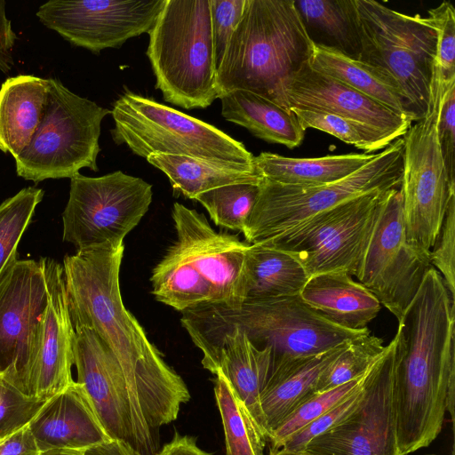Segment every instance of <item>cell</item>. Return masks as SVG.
I'll use <instances>...</instances> for the list:
<instances>
[{"instance_id":"cell-1","label":"cell","mask_w":455,"mask_h":455,"mask_svg":"<svg viewBox=\"0 0 455 455\" xmlns=\"http://www.w3.org/2000/svg\"><path fill=\"white\" fill-rule=\"evenodd\" d=\"M124 243L76 250L63 259L64 282L74 329L93 330L114 354L148 427L174 421L189 391L149 341L122 300L119 273Z\"/></svg>"},{"instance_id":"cell-2","label":"cell","mask_w":455,"mask_h":455,"mask_svg":"<svg viewBox=\"0 0 455 455\" xmlns=\"http://www.w3.org/2000/svg\"><path fill=\"white\" fill-rule=\"evenodd\" d=\"M455 299L433 267L398 321L395 408L400 455L428 446L454 420Z\"/></svg>"},{"instance_id":"cell-3","label":"cell","mask_w":455,"mask_h":455,"mask_svg":"<svg viewBox=\"0 0 455 455\" xmlns=\"http://www.w3.org/2000/svg\"><path fill=\"white\" fill-rule=\"evenodd\" d=\"M314 43L294 0H245L217 70V96L244 90L290 109L287 88Z\"/></svg>"},{"instance_id":"cell-4","label":"cell","mask_w":455,"mask_h":455,"mask_svg":"<svg viewBox=\"0 0 455 455\" xmlns=\"http://www.w3.org/2000/svg\"><path fill=\"white\" fill-rule=\"evenodd\" d=\"M181 323L185 330L238 328L256 347L270 349L272 366L322 354L371 332L368 327L351 330L331 322L299 294L247 299L235 308L202 305L182 312Z\"/></svg>"},{"instance_id":"cell-5","label":"cell","mask_w":455,"mask_h":455,"mask_svg":"<svg viewBox=\"0 0 455 455\" xmlns=\"http://www.w3.org/2000/svg\"><path fill=\"white\" fill-rule=\"evenodd\" d=\"M147 56L165 101L206 108L218 99L209 0H166L148 33Z\"/></svg>"},{"instance_id":"cell-6","label":"cell","mask_w":455,"mask_h":455,"mask_svg":"<svg viewBox=\"0 0 455 455\" xmlns=\"http://www.w3.org/2000/svg\"><path fill=\"white\" fill-rule=\"evenodd\" d=\"M403 140L398 138L351 175L317 186H289L263 179L243 233L246 243L270 242L314 216L374 191L399 188Z\"/></svg>"},{"instance_id":"cell-7","label":"cell","mask_w":455,"mask_h":455,"mask_svg":"<svg viewBox=\"0 0 455 455\" xmlns=\"http://www.w3.org/2000/svg\"><path fill=\"white\" fill-rule=\"evenodd\" d=\"M361 52L358 60L388 75L398 85L412 122L427 111L436 56L430 19L394 11L372 0H355Z\"/></svg>"},{"instance_id":"cell-8","label":"cell","mask_w":455,"mask_h":455,"mask_svg":"<svg viewBox=\"0 0 455 455\" xmlns=\"http://www.w3.org/2000/svg\"><path fill=\"white\" fill-rule=\"evenodd\" d=\"M111 115L114 142L125 144L140 157L165 154L240 164L254 160L241 141L214 125L128 90L114 102Z\"/></svg>"},{"instance_id":"cell-9","label":"cell","mask_w":455,"mask_h":455,"mask_svg":"<svg viewBox=\"0 0 455 455\" xmlns=\"http://www.w3.org/2000/svg\"><path fill=\"white\" fill-rule=\"evenodd\" d=\"M449 84H443L435 64L427 114L402 137L399 189L405 233L408 241L426 253L439 235L450 197L455 193V181L449 178L438 137L441 108Z\"/></svg>"},{"instance_id":"cell-10","label":"cell","mask_w":455,"mask_h":455,"mask_svg":"<svg viewBox=\"0 0 455 455\" xmlns=\"http://www.w3.org/2000/svg\"><path fill=\"white\" fill-rule=\"evenodd\" d=\"M109 114L49 78L45 111L29 145L15 159L17 175L37 183L71 179L85 167L97 172L101 122Z\"/></svg>"},{"instance_id":"cell-11","label":"cell","mask_w":455,"mask_h":455,"mask_svg":"<svg viewBox=\"0 0 455 455\" xmlns=\"http://www.w3.org/2000/svg\"><path fill=\"white\" fill-rule=\"evenodd\" d=\"M153 199L152 185L121 171L87 177L77 173L62 213V240L76 250L124 243Z\"/></svg>"},{"instance_id":"cell-12","label":"cell","mask_w":455,"mask_h":455,"mask_svg":"<svg viewBox=\"0 0 455 455\" xmlns=\"http://www.w3.org/2000/svg\"><path fill=\"white\" fill-rule=\"evenodd\" d=\"M399 188L383 196L355 276L400 321L432 267L407 239Z\"/></svg>"},{"instance_id":"cell-13","label":"cell","mask_w":455,"mask_h":455,"mask_svg":"<svg viewBox=\"0 0 455 455\" xmlns=\"http://www.w3.org/2000/svg\"><path fill=\"white\" fill-rule=\"evenodd\" d=\"M387 191H374L351 199L259 244L289 253L308 276L333 271L355 275L379 203Z\"/></svg>"},{"instance_id":"cell-14","label":"cell","mask_w":455,"mask_h":455,"mask_svg":"<svg viewBox=\"0 0 455 455\" xmlns=\"http://www.w3.org/2000/svg\"><path fill=\"white\" fill-rule=\"evenodd\" d=\"M399 340L397 328L365 373L357 406L306 444L309 455H400L394 389Z\"/></svg>"},{"instance_id":"cell-15","label":"cell","mask_w":455,"mask_h":455,"mask_svg":"<svg viewBox=\"0 0 455 455\" xmlns=\"http://www.w3.org/2000/svg\"><path fill=\"white\" fill-rule=\"evenodd\" d=\"M74 365L77 379L111 439L129 443L142 455H156L157 443L134 398L122 368L98 334L75 329Z\"/></svg>"},{"instance_id":"cell-16","label":"cell","mask_w":455,"mask_h":455,"mask_svg":"<svg viewBox=\"0 0 455 455\" xmlns=\"http://www.w3.org/2000/svg\"><path fill=\"white\" fill-rule=\"evenodd\" d=\"M166 0H52L36 16L72 44L99 53L148 33Z\"/></svg>"},{"instance_id":"cell-17","label":"cell","mask_w":455,"mask_h":455,"mask_svg":"<svg viewBox=\"0 0 455 455\" xmlns=\"http://www.w3.org/2000/svg\"><path fill=\"white\" fill-rule=\"evenodd\" d=\"M46 304L47 282L41 259H19L0 278V373L26 395Z\"/></svg>"},{"instance_id":"cell-18","label":"cell","mask_w":455,"mask_h":455,"mask_svg":"<svg viewBox=\"0 0 455 455\" xmlns=\"http://www.w3.org/2000/svg\"><path fill=\"white\" fill-rule=\"evenodd\" d=\"M176 243L212 286L214 304L230 308L246 299L247 256L251 244L217 232L205 216L180 203L172 212Z\"/></svg>"},{"instance_id":"cell-19","label":"cell","mask_w":455,"mask_h":455,"mask_svg":"<svg viewBox=\"0 0 455 455\" xmlns=\"http://www.w3.org/2000/svg\"><path fill=\"white\" fill-rule=\"evenodd\" d=\"M40 259L47 282V304L38 324L27 394L47 401L75 381L71 372L75 329L62 265L50 258Z\"/></svg>"},{"instance_id":"cell-20","label":"cell","mask_w":455,"mask_h":455,"mask_svg":"<svg viewBox=\"0 0 455 455\" xmlns=\"http://www.w3.org/2000/svg\"><path fill=\"white\" fill-rule=\"evenodd\" d=\"M290 108L318 110L371 126L394 140L403 137L411 120L363 93L310 68L294 75L287 88Z\"/></svg>"},{"instance_id":"cell-21","label":"cell","mask_w":455,"mask_h":455,"mask_svg":"<svg viewBox=\"0 0 455 455\" xmlns=\"http://www.w3.org/2000/svg\"><path fill=\"white\" fill-rule=\"evenodd\" d=\"M28 427L41 452L85 451L111 439L84 387L76 380L48 399Z\"/></svg>"},{"instance_id":"cell-22","label":"cell","mask_w":455,"mask_h":455,"mask_svg":"<svg viewBox=\"0 0 455 455\" xmlns=\"http://www.w3.org/2000/svg\"><path fill=\"white\" fill-rule=\"evenodd\" d=\"M348 342L319 355L287 359L272 366L259 395L268 437L293 410L315 395L319 375Z\"/></svg>"},{"instance_id":"cell-23","label":"cell","mask_w":455,"mask_h":455,"mask_svg":"<svg viewBox=\"0 0 455 455\" xmlns=\"http://www.w3.org/2000/svg\"><path fill=\"white\" fill-rule=\"evenodd\" d=\"M299 295L331 322L351 330L366 328L381 307L377 298L347 271L309 276Z\"/></svg>"},{"instance_id":"cell-24","label":"cell","mask_w":455,"mask_h":455,"mask_svg":"<svg viewBox=\"0 0 455 455\" xmlns=\"http://www.w3.org/2000/svg\"><path fill=\"white\" fill-rule=\"evenodd\" d=\"M49 79L32 75L7 78L0 87V150L14 159L29 145L44 116Z\"/></svg>"},{"instance_id":"cell-25","label":"cell","mask_w":455,"mask_h":455,"mask_svg":"<svg viewBox=\"0 0 455 455\" xmlns=\"http://www.w3.org/2000/svg\"><path fill=\"white\" fill-rule=\"evenodd\" d=\"M146 159L165 173L175 192L189 199L222 186L239 183L259 185L263 180L254 161L240 164L165 154H152Z\"/></svg>"},{"instance_id":"cell-26","label":"cell","mask_w":455,"mask_h":455,"mask_svg":"<svg viewBox=\"0 0 455 455\" xmlns=\"http://www.w3.org/2000/svg\"><path fill=\"white\" fill-rule=\"evenodd\" d=\"M220 100L222 116L246 128L255 137L291 149L303 142L306 130L291 109L244 90L229 92Z\"/></svg>"},{"instance_id":"cell-27","label":"cell","mask_w":455,"mask_h":455,"mask_svg":"<svg viewBox=\"0 0 455 455\" xmlns=\"http://www.w3.org/2000/svg\"><path fill=\"white\" fill-rule=\"evenodd\" d=\"M375 154L349 153L295 158L270 152L254 156L263 179L289 186H317L342 180L372 160Z\"/></svg>"},{"instance_id":"cell-28","label":"cell","mask_w":455,"mask_h":455,"mask_svg":"<svg viewBox=\"0 0 455 455\" xmlns=\"http://www.w3.org/2000/svg\"><path fill=\"white\" fill-rule=\"evenodd\" d=\"M308 65L411 120L398 85L379 68L315 43Z\"/></svg>"},{"instance_id":"cell-29","label":"cell","mask_w":455,"mask_h":455,"mask_svg":"<svg viewBox=\"0 0 455 455\" xmlns=\"http://www.w3.org/2000/svg\"><path fill=\"white\" fill-rule=\"evenodd\" d=\"M313 43L359 58L361 40L355 0H294Z\"/></svg>"},{"instance_id":"cell-30","label":"cell","mask_w":455,"mask_h":455,"mask_svg":"<svg viewBox=\"0 0 455 455\" xmlns=\"http://www.w3.org/2000/svg\"><path fill=\"white\" fill-rule=\"evenodd\" d=\"M150 281L156 299L178 311L215 302L212 286L176 242L154 267Z\"/></svg>"},{"instance_id":"cell-31","label":"cell","mask_w":455,"mask_h":455,"mask_svg":"<svg viewBox=\"0 0 455 455\" xmlns=\"http://www.w3.org/2000/svg\"><path fill=\"white\" fill-rule=\"evenodd\" d=\"M308 277L289 253L265 244H251L245 300L298 295Z\"/></svg>"},{"instance_id":"cell-32","label":"cell","mask_w":455,"mask_h":455,"mask_svg":"<svg viewBox=\"0 0 455 455\" xmlns=\"http://www.w3.org/2000/svg\"><path fill=\"white\" fill-rule=\"evenodd\" d=\"M214 394L221 417L226 455H263L267 439L225 376L215 373Z\"/></svg>"},{"instance_id":"cell-33","label":"cell","mask_w":455,"mask_h":455,"mask_svg":"<svg viewBox=\"0 0 455 455\" xmlns=\"http://www.w3.org/2000/svg\"><path fill=\"white\" fill-rule=\"evenodd\" d=\"M44 195L28 187L0 204V278L19 259L18 245Z\"/></svg>"},{"instance_id":"cell-34","label":"cell","mask_w":455,"mask_h":455,"mask_svg":"<svg viewBox=\"0 0 455 455\" xmlns=\"http://www.w3.org/2000/svg\"><path fill=\"white\" fill-rule=\"evenodd\" d=\"M304 130L324 132L341 141L363 149L364 154H375L394 140L387 134L360 122L334 114L299 108H290Z\"/></svg>"},{"instance_id":"cell-35","label":"cell","mask_w":455,"mask_h":455,"mask_svg":"<svg viewBox=\"0 0 455 455\" xmlns=\"http://www.w3.org/2000/svg\"><path fill=\"white\" fill-rule=\"evenodd\" d=\"M259 191L257 184H231L199 194L195 200L217 226L243 233Z\"/></svg>"},{"instance_id":"cell-36","label":"cell","mask_w":455,"mask_h":455,"mask_svg":"<svg viewBox=\"0 0 455 455\" xmlns=\"http://www.w3.org/2000/svg\"><path fill=\"white\" fill-rule=\"evenodd\" d=\"M382 339L371 332L350 340L341 353L319 375L315 394L324 392L363 376L381 355Z\"/></svg>"},{"instance_id":"cell-37","label":"cell","mask_w":455,"mask_h":455,"mask_svg":"<svg viewBox=\"0 0 455 455\" xmlns=\"http://www.w3.org/2000/svg\"><path fill=\"white\" fill-rule=\"evenodd\" d=\"M364 375L330 390L316 393L303 402L271 432L268 437L271 450L280 449L289 436L353 394L362 385Z\"/></svg>"},{"instance_id":"cell-38","label":"cell","mask_w":455,"mask_h":455,"mask_svg":"<svg viewBox=\"0 0 455 455\" xmlns=\"http://www.w3.org/2000/svg\"><path fill=\"white\" fill-rule=\"evenodd\" d=\"M428 18L436 30L435 64L443 84L455 81V9L451 2L443 1L428 10Z\"/></svg>"},{"instance_id":"cell-39","label":"cell","mask_w":455,"mask_h":455,"mask_svg":"<svg viewBox=\"0 0 455 455\" xmlns=\"http://www.w3.org/2000/svg\"><path fill=\"white\" fill-rule=\"evenodd\" d=\"M45 402L26 395L5 378L0 388V439L28 425Z\"/></svg>"},{"instance_id":"cell-40","label":"cell","mask_w":455,"mask_h":455,"mask_svg":"<svg viewBox=\"0 0 455 455\" xmlns=\"http://www.w3.org/2000/svg\"><path fill=\"white\" fill-rule=\"evenodd\" d=\"M429 261L455 299V193L450 197L439 235L429 251Z\"/></svg>"},{"instance_id":"cell-41","label":"cell","mask_w":455,"mask_h":455,"mask_svg":"<svg viewBox=\"0 0 455 455\" xmlns=\"http://www.w3.org/2000/svg\"><path fill=\"white\" fill-rule=\"evenodd\" d=\"M214 59L219 69L230 38L239 24L245 0H209Z\"/></svg>"},{"instance_id":"cell-42","label":"cell","mask_w":455,"mask_h":455,"mask_svg":"<svg viewBox=\"0 0 455 455\" xmlns=\"http://www.w3.org/2000/svg\"><path fill=\"white\" fill-rule=\"evenodd\" d=\"M362 386L363 383L353 394L336 406L289 436L281 448L302 451L310 440L345 419L357 406L362 395Z\"/></svg>"},{"instance_id":"cell-43","label":"cell","mask_w":455,"mask_h":455,"mask_svg":"<svg viewBox=\"0 0 455 455\" xmlns=\"http://www.w3.org/2000/svg\"><path fill=\"white\" fill-rule=\"evenodd\" d=\"M438 137L449 178L455 181V81L444 91L438 123Z\"/></svg>"},{"instance_id":"cell-44","label":"cell","mask_w":455,"mask_h":455,"mask_svg":"<svg viewBox=\"0 0 455 455\" xmlns=\"http://www.w3.org/2000/svg\"><path fill=\"white\" fill-rule=\"evenodd\" d=\"M28 425L0 439V455H40Z\"/></svg>"},{"instance_id":"cell-45","label":"cell","mask_w":455,"mask_h":455,"mask_svg":"<svg viewBox=\"0 0 455 455\" xmlns=\"http://www.w3.org/2000/svg\"><path fill=\"white\" fill-rule=\"evenodd\" d=\"M5 4V1L0 0V70L4 74L14 64L12 48L17 39L12 22L6 16Z\"/></svg>"},{"instance_id":"cell-46","label":"cell","mask_w":455,"mask_h":455,"mask_svg":"<svg viewBox=\"0 0 455 455\" xmlns=\"http://www.w3.org/2000/svg\"><path fill=\"white\" fill-rule=\"evenodd\" d=\"M156 455H211L201 450L194 437L180 435L176 433L168 443L156 453Z\"/></svg>"},{"instance_id":"cell-47","label":"cell","mask_w":455,"mask_h":455,"mask_svg":"<svg viewBox=\"0 0 455 455\" xmlns=\"http://www.w3.org/2000/svg\"><path fill=\"white\" fill-rule=\"evenodd\" d=\"M84 455H142L129 443L121 439H109L84 451Z\"/></svg>"},{"instance_id":"cell-48","label":"cell","mask_w":455,"mask_h":455,"mask_svg":"<svg viewBox=\"0 0 455 455\" xmlns=\"http://www.w3.org/2000/svg\"><path fill=\"white\" fill-rule=\"evenodd\" d=\"M268 455H309L305 450L295 451L280 448L277 450H270Z\"/></svg>"},{"instance_id":"cell-49","label":"cell","mask_w":455,"mask_h":455,"mask_svg":"<svg viewBox=\"0 0 455 455\" xmlns=\"http://www.w3.org/2000/svg\"><path fill=\"white\" fill-rule=\"evenodd\" d=\"M40 455H84V451L75 450H51L42 452Z\"/></svg>"},{"instance_id":"cell-50","label":"cell","mask_w":455,"mask_h":455,"mask_svg":"<svg viewBox=\"0 0 455 455\" xmlns=\"http://www.w3.org/2000/svg\"><path fill=\"white\" fill-rule=\"evenodd\" d=\"M4 379H5V376L4 374L0 373V388L3 386V383H4Z\"/></svg>"},{"instance_id":"cell-51","label":"cell","mask_w":455,"mask_h":455,"mask_svg":"<svg viewBox=\"0 0 455 455\" xmlns=\"http://www.w3.org/2000/svg\"><path fill=\"white\" fill-rule=\"evenodd\" d=\"M429 455H434V454H429Z\"/></svg>"}]
</instances>
